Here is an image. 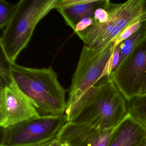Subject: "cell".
Masks as SVG:
<instances>
[{
	"mask_svg": "<svg viewBox=\"0 0 146 146\" xmlns=\"http://www.w3.org/2000/svg\"><path fill=\"white\" fill-rule=\"evenodd\" d=\"M128 113L125 98L108 76L90 88L66 117L67 122L107 130L117 126Z\"/></svg>",
	"mask_w": 146,
	"mask_h": 146,
	"instance_id": "obj_1",
	"label": "cell"
},
{
	"mask_svg": "<svg viewBox=\"0 0 146 146\" xmlns=\"http://www.w3.org/2000/svg\"><path fill=\"white\" fill-rule=\"evenodd\" d=\"M9 64L16 86L29 99L40 115L65 114L66 90L52 67L36 69L15 63Z\"/></svg>",
	"mask_w": 146,
	"mask_h": 146,
	"instance_id": "obj_2",
	"label": "cell"
},
{
	"mask_svg": "<svg viewBox=\"0 0 146 146\" xmlns=\"http://www.w3.org/2000/svg\"><path fill=\"white\" fill-rule=\"evenodd\" d=\"M58 0H21L0 39L1 52L11 64L29 42L39 22L52 10Z\"/></svg>",
	"mask_w": 146,
	"mask_h": 146,
	"instance_id": "obj_3",
	"label": "cell"
},
{
	"mask_svg": "<svg viewBox=\"0 0 146 146\" xmlns=\"http://www.w3.org/2000/svg\"><path fill=\"white\" fill-rule=\"evenodd\" d=\"M104 8L109 14L106 22H94L85 30L76 33L84 45L91 48L99 49L114 44L126 29L146 21V0H129L122 4L107 0Z\"/></svg>",
	"mask_w": 146,
	"mask_h": 146,
	"instance_id": "obj_4",
	"label": "cell"
},
{
	"mask_svg": "<svg viewBox=\"0 0 146 146\" xmlns=\"http://www.w3.org/2000/svg\"><path fill=\"white\" fill-rule=\"evenodd\" d=\"M67 122L65 114L40 115L1 129L0 146H35L55 139Z\"/></svg>",
	"mask_w": 146,
	"mask_h": 146,
	"instance_id": "obj_5",
	"label": "cell"
},
{
	"mask_svg": "<svg viewBox=\"0 0 146 146\" xmlns=\"http://www.w3.org/2000/svg\"><path fill=\"white\" fill-rule=\"evenodd\" d=\"M114 49L113 44L99 49L83 46L72 76L66 115L70 112L82 96L102 78Z\"/></svg>",
	"mask_w": 146,
	"mask_h": 146,
	"instance_id": "obj_6",
	"label": "cell"
},
{
	"mask_svg": "<svg viewBox=\"0 0 146 146\" xmlns=\"http://www.w3.org/2000/svg\"><path fill=\"white\" fill-rule=\"evenodd\" d=\"M146 73V37L109 76L129 101L140 94Z\"/></svg>",
	"mask_w": 146,
	"mask_h": 146,
	"instance_id": "obj_7",
	"label": "cell"
},
{
	"mask_svg": "<svg viewBox=\"0 0 146 146\" xmlns=\"http://www.w3.org/2000/svg\"><path fill=\"white\" fill-rule=\"evenodd\" d=\"M40 116L29 99L13 81L1 85L0 126L5 129L35 117Z\"/></svg>",
	"mask_w": 146,
	"mask_h": 146,
	"instance_id": "obj_8",
	"label": "cell"
},
{
	"mask_svg": "<svg viewBox=\"0 0 146 146\" xmlns=\"http://www.w3.org/2000/svg\"><path fill=\"white\" fill-rule=\"evenodd\" d=\"M114 128L97 130L84 125L66 122L56 139L70 146H108Z\"/></svg>",
	"mask_w": 146,
	"mask_h": 146,
	"instance_id": "obj_9",
	"label": "cell"
},
{
	"mask_svg": "<svg viewBox=\"0 0 146 146\" xmlns=\"http://www.w3.org/2000/svg\"><path fill=\"white\" fill-rule=\"evenodd\" d=\"M107 0H58L55 9L66 24L75 31L77 24L85 18H94L96 9L104 7Z\"/></svg>",
	"mask_w": 146,
	"mask_h": 146,
	"instance_id": "obj_10",
	"label": "cell"
},
{
	"mask_svg": "<svg viewBox=\"0 0 146 146\" xmlns=\"http://www.w3.org/2000/svg\"><path fill=\"white\" fill-rule=\"evenodd\" d=\"M146 138V127L128 113L114 128L108 146H139Z\"/></svg>",
	"mask_w": 146,
	"mask_h": 146,
	"instance_id": "obj_11",
	"label": "cell"
},
{
	"mask_svg": "<svg viewBox=\"0 0 146 146\" xmlns=\"http://www.w3.org/2000/svg\"><path fill=\"white\" fill-rule=\"evenodd\" d=\"M126 102L128 113L146 128V94L138 95Z\"/></svg>",
	"mask_w": 146,
	"mask_h": 146,
	"instance_id": "obj_12",
	"label": "cell"
},
{
	"mask_svg": "<svg viewBox=\"0 0 146 146\" xmlns=\"http://www.w3.org/2000/svg\"><path fill=\"white\" fill-rule=\"evenodd\" d=\"M146 37V21L141 29L135 33L118 45L119 46L120 52L119 65Z\"/></svg>",
	"mask_w": 146,
	"mask_h": 146,
	"instance_id": "obj_13",
	"label": "cell"
},
{
	"mask_svg": "<svg viewBox=\"0 0 146 146\" xmlns=\"http://www.w3.org/2000/svg\"><path fill=\"white\" fill-rule=\"evenodd\" d=\"M17 7L16 5L11 4L5 0H0V29H5L14 15Z\"/></svg>",
	"mask_w": 146,
	"mask_h": 146,
	"instance_id": "obj_14",
	"label": "cell"
},
{
	"mask_svg": "<svg viewBox=\"0 0 146 146\" xmlns=\"http://www.w3.org/2000/svg\"><path fill=\"white\" fill-rule=\"evenodd\" d=\"M145 21L136 23L124 31L115 41V43L113 44L114 47L122 42L129 38L132 35L135 33L138 30L141 29V27L144 24Z\"/></svg>",
	"mask_w": 146,
	"mask_h": 146,
	"instance_id": "obj_15",
	"label": "cell"
},
{
	"mask_svg": "<svg viewBox=\"0 0 146 146\" xmlns=\"http://www.w3.org/2000/svg\"><path fill=\"white\" fill-rule=\"evenodd\" d=\"M108 11L104 7H101L96 10L94 14V22L99 23H104L108 19Z\"/></svg>",
	"mask_w": 146,
	"mask_h": 146,
	"instance_id": "obj_16",
	"label": "cell"
},
{
	"mask_svg": "<svg viewBox=\"0 0 146 146\" xmlns=\"http://www.w3.org/2000/svg\"><path fill=\"white\" fill-rule=\"evenodd\" d=\"M94 23V19L93 18H85L81 20L77 24L74 32L76 34L78 32H82L91 26Z\"/></svg>",
	"mask_w": 146,
	"mask_h": 146,
	"instance_id": "obj_17",
	"label": "cell"
},
{
	"mask_svg": "<svg viewBox=\"0 0 146 146\" xmlns=\"http://www.w3.org/2000/svg\"><path fill=\"white\" fill-rule=\"evenodd\" d=\"M44 146H70L66 143L57 140L56 138L44 143Z\"/></svg>",
	"mask_w": 146,
	"mask_h": 146,
	"instance_id": "obj_18",
	"label": "cell"
},
{
	"mask_svg": "<svg viewBox=\"0 0 146 146\" xmlns=\"http://www.w3.org/2000/svg\"><path fill=\"white\" fill-rule=\"evenodd\" d=\"M146 94V73L144 75V77L143 79L141 87V93L140 94Z\"/></svg>",
	"mask_w": 146,
	"mask_h": 146,
	"instance_id": "obj_19",
	"label": "cell"
},
{
	"mask_svg": "<svg viewBox=\"0 0 146 146\" xmlns=\"http://www.w3.org/2000/svg\"><path fill=\"white\" fill-rule=\"evenodd\" d=\"M139 146H146V138Z\"/></svg>",
	"mask_w": 146,
	"mask_h": 146,
	"instance_id": "obj_20",
	"label": "cell"
}]
</instances>
